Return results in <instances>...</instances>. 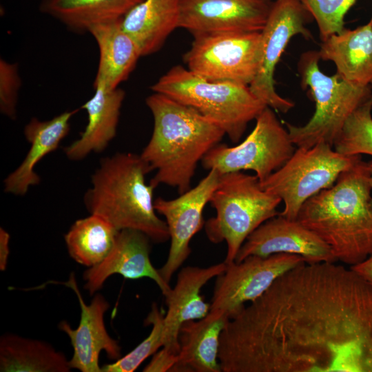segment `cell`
I'll list each match as a JSON object with an SVG mask.
<instances>
[{"label":"cell","instance_id":"cell-5","mask_svg":"<svg viewBox=\"0 0 372 372\" xmlns=\"http://www.w3.org/2000/svg\"><path fill=\"white\" fill-rule=\"evenodd\" d=\"M152 90L194 108L219 125L234 143L267 107L247 85L209 81L181 65L170 69Z\"/></svg>","mask_w":372,"mask_h":372},{"label":"cell","instance_id":"cell-12","mask_svg":"<svg viewBox=\"0 0 372 372\" xmlns=\"http://www.w3.org/2000/svg\"><path fill=\"white\" fill-rule=\"evenodd\" d=\"M303 262H306L300 256L277 254L267 257L250 256L227 265L225 271L217 277L211 309L224 310L231 318L245 303L262 295L281 275Z\"/></svg>","mask_w":372,"mask_h":372},{"label":"cell","instance_id":"cell-25","mask_svg":"<svg viewBox=\"0 0 372 372\" xmlns=\"http://www.w3.org/2000/svg\"><path fill=\"white\" fill-rule=\"evenodd\" d=\"M143 0H41L39 9L74 32L122 19Z\"/></svg>","mask_w":372,"mask_h":372},{"label":"cell","instance_id":"cell-36","mask_svg":"<svg viewBox=\"0 0 372 372\" xmlns=\"http://www.w3.org/2000/svg\"><path fill=\"white\" fill-rule=\"evenodd\" d=\"M371 22H372V18H371Z\"/></svg>","mask_w":372,"mask_h":372},{"label":"cell","instance_id":"cell-2","mask_svg":"<svg viewBox=\"0 0 372 372\" xmlns=\"http://www.w3.org/2000/svg\"><path fill=\"white\" fill-rule=\"evenodd\" d=\"M371 200L369 163L360 160L306 200L296 220L327 244L337 261L353 266L372 255Z\"/></svg>","mask_w":372,"mask_h":372},{"label":"cell","instance_id":"cell-33","mask_svg":"<svg viewBox=\"0 0 372 372\" xmlns=\"http://www.w3.org/2000/svg\"><path fill=\"white\" fill-rule=\"evenodd\" d=\"M10 234L2 227L0 228V269L4 271L7 266L10 254Z\"/></svg>","mask_w":372,"mask_h":372},{"label":"cell","instance_id":"cell-16","mask_svg":"<svg viewBox=\"0 0 372 372\" xmlns=\"http://www.w3.org/2000/svg\"><path fill=\"white\" fill-rule=\"evenodd\" d=\"M62 284L71 288L76 293L81 307V318L76 329H72L64 320L58 326L67 334L73 348V355L69 360L70 366L71 369L82 372H102L99 362L102 350L110 360H116L121 358V347L118 341L109 335L105 326L104 315L110 304L101 294L95 295L90 304H86L74 273H71L69 280Z\"/></svg>","mask_w":372,"mask_h":372},{"label":"cell","instance_id":"cell-35","mask_svg":"<svg viewBox=\"0 0 372 372\" xmlns=\"http://www.w3.org/2000/svg\"><path fill=\"white\" fill-rule=\"evenodd\" d=\"M368 163H369L370 174H371V188H372V161ZM371 203H372V200H371Z\"/></svg>","mask_w":372,"mask_h":372},{"label":"cell","instance_id":"cell-32","mask_svg":"<svg viewBox=\"0 0 372 372\" xmlns=\"http://www.w3.org/2000/svg\"><path fill=\"white\" fill-rule=\"evenodd\" d=\"M178 363V354L163 347L156 351L143 371L165 372L175 371Z\"/></svg>","mask_w":372,"mask_h":372},{"label":"cell","instance_id":"cell-4","mask_svg":"<svg viewBox=\"0 0 372 372\" xmlns=\"http://www.w3.org/2000/svg\"><path fill=\"white\" fill-rule=\"evenodd\" d=\"M151 169L141 155L118 152L103 158L84 195L90 214L101 216L117 230L133 229L154 242L169 239L167 223L156 214L154 187L145 182Z\"/></svg>","mask_w":372,"mask_h":372},{"label":"cell","instance_id":"cell-14","mask_svg":"<svg viewBox=\"0 0 372 372\" xmlns=\"http://www.w3.org/2000/svg\"><path fill=\"white\" fill-rule=\"evenodd\" d=\"M271 0H180L178 28L194 36L261 32Z\"/></svg>","mask_w":372,"mask_h":372},{"label":"cell","instance_id":"cell-8","mask_svg":"<svg viewBox=\"0 0 372 372\" xmlns=\"http://www.w3.org/2000/svg\"><path fill=\"white\" fill-rule=\"evenodd\" d=\"M333 147L324 142L297 147L282 167L260 182L284 203L279 215L296 220L306 200L332 187L343 172L362 160L360 154H342Z\"/></svg>","mask_w":372,"mask_h":372},{"label":"cell","instance_id":"cell-11","mask_svg":"<svg viewBox=\"0 0 372 372\" xmlns=\"http://www.w3.org/2000/svg\"><path fill=\"white\" fill-rule=\"evenodd\" d=\"M307 13L299 0H276L261 31L260 65L249 86L267 106L282 113L288 112L294 103L276 92L275 70L291 38L298 34L307 39L313 38L305 26Z\"/></svg>","mask_w":372,"mask_h":372},{"label":"cell","instance_id":"cell-17","mask_svg":"<svg viewBox=\"0 0 372 372\" xmlns=\"http://www.w3.org/2000/svg\"><path fill=\"white\" fill-rule=\"evenodd\" d=\"M149 240L148 236L139 231L120 230L106 258L83 273L84 289L90 295H94L110 276L118 273L130 279L149 278L156 282L166 297L172 287L151 262Z\"/></svg>","mask_w":372,"mask_h":372},{"label":"cell","instance_id":"cell-26","mask_svg":"<svg viewBox=\"0 0 372 372\" xmlns=\"http://www.w3.org/2000/svg\"><path fill=\"white\" fill-rule=\"evenodd\" d=\"M69 360L48 342L8 333L0 339L1 372H68Z\"/></svg>","mask_w":372,"mask_h":372},{"label":"cell","instance_id":"cell-20","mask_svg":"<svg viewBox=\"0 0 372 372\" xmlns=\"http://www.w3.org/2000/svg\"><path fill=\"white\" fill-rule=\"evenodd\" d=\"M77 112V109L66 111L48 121L32 118L25 125L23 133L30 148L19 167L5 178V192L23 196L30 187L39 184L41 178L34 171L36 165L59 147L70 132V121Z\"/></svg>","mask_w":372,"mask_h":372},{"label":"cell","instance_id":"cell-18","mask_svg":"<svg viewBox=\"0 0 372 372\" xmlns=\"http://www.w3.org/2000/svg\"><path fill=\"white\" fill-rule=\"evenodd\" d=\"M226 268L227 264L223 262L207 267L188 266L179 271L174 288L165 297L167 311L164 316L163 347L178 354L181 325L189 320L201 319L210 311L211 304L200 294L201 289Z\"/></svg>","mask_w":372,"mask_h":372},{"label":"cell","instance_id":"cell-9","mask_svg":"<svg viewBox=\"0 0 372 372\" xmlns=\"http://www.w3.org/2000/svg\"><path fill=\"white\" fill-rule=\"evenodd\" d=\"M289 132L272 109L266 107L256 118L251 132L238 145L219 143L201 161L203 167L220 174L243 170L256 173L260 182L282 167L295 151Z\"/></svg>","mask_w":372,"mask_h":372},{"label":"cell","instance_id":"cell-1","mask_svg":"<svg viewBox=\"0 0 372 372\" xmlns=\"http://www.w3.org/2000/svg\"><path fill=\"white\" fill-rule=\"evenodd\" d=\"M218 360L223 372H372V284L303 262L229 318Z\"/></svg>","mask_w":372,"mask_h":372},{"label":"cell","instance_id":"cell-27","mask_svg":"<svg viewBox=\"0 0 372 372\" xmlns=\"http://www.w3.org/2000/svg\"><path fill=\"white\" fill-rule=\"evenodd\" d=\"M118 231L101 216L90 214L76 220L65 234L64 239L70 257L89 268L106 258Z\"/></svg>","mask_w":372,"mask_h":372},{"label":"cell","instance_id":"cell-24","mask_svg":"<svg viewBox=\"0 0 372 372\" xmlns=\"http://www.w3.org/2000/svg\"><path fill=\"white\" fill-rule=\"evenodd\" d=\"M180 0H143L122 19L123 28L138 44L142 56L156 52L178 28Z\"/></svg>","mask_w":372,"mask_h":372},{"label":"cell","instance_id":"cell-28","mask_svg":"<svg viewBox=\"0 0 372 372\" xmlns=\"http://www.w3.org/2000/svg\"><path fill=\"white\" fill-rule=\"evenodd\" d=\"M372 97L349 117L333 144L338 152L345 155L372 156Z\"/></svg>","mask_w":372,"mask_h":372},{"label":"cell","instance_id":"cell-29","mask_svg":"<svg viewBox=\"0 0 372 372\" xmlns=\"http://www.w3.org/2000/svg\"><path fill=\"white\" fill-rule=\"evenodd\" d=\"M164 314L156 303L145 322L152 326L149 335L133 350L111 364L101 366L102 372H133L142 362L163 346Z\"/></svg>","mask_w":372,"mask_h":372},{"label":"cell","instance_id":"cell-30","mask_svg":"<svg viewBox=\"0 0 372 372\" xmlns=\"http://www.w3.org/2000/svg\"><path fill=\"white\" fill-rule=\"evenodd\" d=\"M316 21L322 41L342 32L344 18L357 0H299Z\"/></svg>","mask_w":372,"mask_h":372},{"label":"cell","instance_id":"cell-19","mask_svg":"<svg viewBox=\"0 0 372 372\" xmlns=\"http://www.w3.org/2000/svg\"><path fill=\"white\" fill-rule=\"evenodd\" d=\"M94 94L83 105L87 114V125L80 137L64 147L67 158L81 161L90 153L105 150L115 137L125 92L94 84Z\"/></svg>","mask_w":372,"mask_h":372},{"label":"cell","instance_id":"cell-22","mask_svg":"<svg viewBox=\"0 0 372 372\" xmlns=\"http://www.w3.org/2000/svg\"><path fill=\"white\" fill-rule=\"evenodd\" d=\"M321 60L332 61L337 74L357 86L372 85V22L355 29H344L322 41Z\"/></svg>","mask_w":372,"mask_h":372},{"label":"cell","instance_id":"cell-6","mask_svg":"<svg viewBox=\"0 0 372 372\" xmlns=\"http://www.w3.org/2000/svg\"><path fill=\"white\" fill-rule=\"evenodd\" d=\"M209 203L216 216L205 223L207 238L213 243L225 241L224 262H234L247 238L267 220L278 216L282 200L263 189L256 175L242 172L220 174Z\"/></svg>","mask_w":372,"mask_h":372},{"label":"cell","instance_id":"cell-7","mask_svg":"<svg viewBox=\"0 0 372 372\" xmlns=\"http://www.w3.org/2000/svg\"><path fill=\"white\" fill-rule=\"evenodd\" d=\"M318 51L304 52L298 63L303 88L309 87L315 112L302 126L286 123L293 143L297 147H311L321 142L333 147L349 117L372 97L371 86H357L337 73L329 76L319 67Z\"/></svg>","mask_w":372,"mask_h":372},{"label":"cell","instance_id":"cell-34","mask_svg":"<svg viewBox=\"0 0 372 372\" xmlns=\"http://www.w3.org/2000/svg\"><path fill=\"white\" fill-rule=\"evenodd\" d=\"M351 267L362 278L372 284V255L362 262Z\"/></svg>","mask_w":372,"mask_h":372},{"label":"cell","instance_id":"cell-21","mask_svg":"<svg viewBox=\"0 0 372 372\" xmlns=\"http://www.w3.org/2000/svg\"><path fill=\"white\" fill-rule=\"evenodd\" d=\"M230 317L211 309L204 318L184 322L179 331V352L175 371L220 372L218 360L221 333Z\"/></svg>","mask_w":372,"mask_h":372},{"label":"cell","instance_id":"cell-23","mask_svg":"<svg viewBox=\"0 0 372 372\" xmlns=\"http://www.w3.org/2000/svg\"><path fill=\"white\" fill-rule=\"evenodd\" d=\"M122 19L95 25L88 31L99 50L94 84L101 83L111 89L118 87L142 56L136 42L123 28Z\"/></svg>","mask_w":372,"mask_h":372},{"label":"cell","instance_id":"cell-31","mask_svg":"<svg viewBox=\"0 0 372 372\" xmlns=\"http://www.w3.org/2000/svg\"><path fill=\"white\" fill-rule=\"evenodd\" d=\"M21 79L17 63L0 59V111L11 119L17 116V105Z\"/></svg>","mask_w":372,"mask_h":372},{"label":"cell","instance_id":"cell-10","mask_svg":"<svg viewBox=\"0 0 372 372\" xmlns=\"http://www.w3.org/2000/svg\"><path fill=\"white\" fill-rule=\"evenodd\" d=\"M260 53L261 32H223L195 36L184 59L187 68L203 79L249 85Z\"/></svg>","mask_w":372,"mask_h":372},{"label":"cell","instance_id":"cell-3","mask_svg":"<svg viewBox=\"0 0 372 372\" xmlns=\"http://www.w3.org/2000/svg\"><path fill=\"white\" fill-rule=\"evenodd\" d=\"M154 118L150 140L140 154L155 176L154 187L164 184L183 194L191 188L198 163L219 144L225 131L194 108L161 93L146 99Z\"/></svg>","mask_w":372,"mask_h":372},{"label":"cell","instance_id":"cell-15","mask_svg":"<svg viewBox=\"0 0 372 372\" xmlns=\"http://www.w3.org/2000/svg\"><path fill=\"white\" fill-rule=\"evenodd\" d=\"M277 254L298 255L307 263L337 262L331 248L314 232L296 219L279 214L263 223L247 238L234 262L250 256L267 257Z\"/></svg>","mask_w":372,"mask_h":372},{"label":"cell","instance_id":"cell-13","mask_svg":"<svg viewBox=\"0 0 372 372\" xmlns=\"http://www.w3.org/2000/svg\"><path fill=\"white\" fill-rule=\"evenodd\" d=\"M219 178L220 174L211 169L195 187L178 197L172 200L158 197L154 200L156 212L165 218L171 241L167 260L158 269L167 283L190 254L192 238L205 225L203 210Z\"/></svg>","mask_w":372,"mask_h":372}]
</instances>
